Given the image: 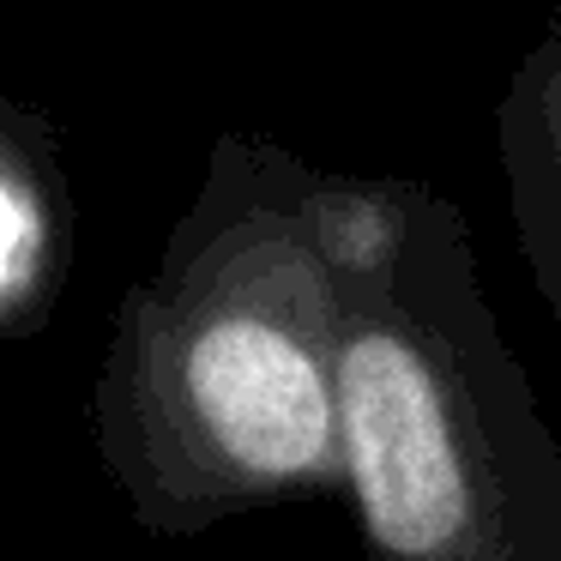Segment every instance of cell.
<instances>
[{"instance_id": "obj_1", "label": "cell", "mask_w": 561, "mask_h": 561, "mask_svg": "<svg viewBox=\"0 0 561 561\" xmlns=\"http://www.w3.org/2000/svg\"><path fill=\"white\" fill-rule=\"evenodd\" d=\"M339 339L332 170L224 134L91 380V440L139 531L199 537L344 495Z\"/></svg>"}, {"instance_id": "obj_3", "label": "cell", "mask_w": 561, "mask_h": 561, "mask_svg": "<svg viewBox=\"0 0 561 561\" xmlns=\"http://www.w3.org/2000/svg\"><path fill=\"white\" fill-rule=\"evenodd\" d=\"M73 266V199L55 127L0 98V339L37 327Z\"/></svg>"}, {"instance_id": "obj_4", "label": "cell", "mask_w": 561, "mask_h": 561, "mask_svg": "<svg viewBox=\"0 0 561 561\" xmlns=\"http://www.w3.org/2000/svg\"><path fill=\"white\" fill-rule=\"evenodd\" d=\"M495 146H501V175H507L525 266H531V284H537V296H543L549 320L561 332V182L543 170V158L525 139L495 134Z\"/></svg>"}, {"instance_id": "obj_5", "label": "cell", "mask_w": 561, "mask_h": 561, "mask_svg": "<svg viewBox=\"0 0 561 561\" xmlns=\"http://www.w3.org/2000/svg\"><path fill=\"white\" fill-rule=\"evenodd\" d=\"M495 134L525 139L543 158V170L561 182V13L519 55V67H513L507 91L495 103Z\"/></svg>"}, {"instance_id": "obj_2", "label": "cell", "mask_w": 561, "mask_h": 561, "mask_svg": "<svg viewBox=\"0 0 561 561\" xmlns=\"http://www.w3.org/2000/svg\"><path fill=\"white\" fill-rule=\"evenodd\" d=\"M344 501L368 561H561V440L477 272L459 199L332 175Z\"/></svg>"}]
</instances>
